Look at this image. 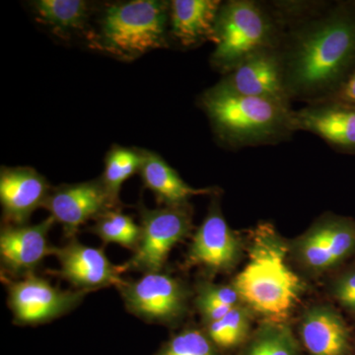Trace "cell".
<instances>
[{
    "label": "cell",
    "instance_id": "9",
    "mask_svg": "<svg viewBox=\"0 0 355 355\" xmlns=\"http://www.w3.org/2000/svg\"><path fill=\"white\" fill-rule=\"evenodd\" d=\"M118 288L130 312L147 321H171L184 309L183 288L176 279L160 272L146 273Z\"/></svg>",
    "mask_w": 355,
    "mask_h": 355
},
{
    "label": "cell",
    "instance_id": "24",
    "mask_svg": "<svg viewBox=\"0 0 355 355\" xmlns=\"http://www.w3.org/2000/svg\"><path fill=\"white\" fill-rule=\"evenodd\" d=\"M156 355H217V352L207 334L187 330L171 338Z\"/></svg>",
    "mask_w": 355,
    "mask_h": 355
},
{
    "label": "cell",
    "instance_id": "19",
    "mask_svg": "<svg viewBox=\"0 0 355 355\" xmlns=\"http://www.w3.org/2000/svg\"><path fill=\"white\" fill-rule=\"evenodd\" d=\"M33 8L38 19L60 36L84 29L89 14L83 0H39Z\"/></svg>",
    "mask_w": 355,
    "mask_h": 355
},
{
    "label": "cell",
    "instance_id": "14",
    "mask_svg": "<svg viewBox=\"0 0 355 355\" xmlns=\"http://www.w3.org/2000/svg\"><path fill=\"white\" fill-rule=\"evenodd\" d=\"M55 220L50 216L36 225H10L0 233V257L2 265L13 273H30L53 254L49 246L48 234Z\"/></svg>",
    "mask_w": 355,
    "mask_h": 355
},
{
    "label": "cell",
    "instance_id": "23",
    "mask_svg": "<svg viewBox=\"0 0 355 355\" xmlns=\"http://www.w3.org/2000/svg\"><path fill=\"white\" fill-rule=\"evenodd\" d=\"M244 355H298L297 343L286 327L268 324L257 334Z\"/></svg>",
    "mask_w": 355,
    "mask_h": 355
},
{
    "label": "cell",
    "instance_id": "7",
    "mask_svg": "<svg viewBox=\"0 0 355 355\" xmlns=\"http://www.w3.org/2000/svg\"><path fill=\"white\" fill-rule=\"evenodd\" d=\"M85 291H60L35 275L9 287L8 301L14 320L20 324H37L62 316L79 304Z\"/></svg>",
    "mask_w": 355,
    "mask_h": 355
},
{
    "label": "cell",
    "instance_id": "12",
    "mask_svg": "<svg viewBox=\"0 0 355 355\" xmlns=\"http://www.w3.org/2000/svg\"><path fill=\"white\" fill-rule=\"evenodd\" d=\"M297 132H308L336 151L355 155V108L334 101L306 104L294 112Z\"/></svg>",
    "mask_w": 355,
    "mask_h": 355
},
{
    "label": "cell",
    "instance_id": "22",
    "mask_svg": "<svg viewBox=\"0 0 355 355\" xmlns=\"http://www.w3.org/2000/svg\"><path fill=\"white\" fill-rule=\"evenodd\" d=\"M249 331V318L246 310L236 306L226 316L207 324V335L218 349H230L244 342Z\"/></svg>",
    "mask_w": 355,
    "mask_h": 355
},
{
    "label": "cell",
    "instance_id": "29",
    "mask_svg": "<svg viewBox=\"0 0 355 355\" xmlns=\"http://www.w3.org/2000/svg\"><path fill=\"white\" fill-rule=\"evenodd\" d=\"M349 309L355 311V299H354V302H352V304L350 305Z\"/></svg>",
    "mask_w": 355,
    "mask_h": 355
},
{
    "label": "cell",
    "instance_id": "5",
    "mask_svg": "<svg viewBox=\"0 0 355 355\" xmlns=\"http://www.w3.org/2000/svg\"><path fill=\"white\" fill-rule=\"evenodd\" d=\"M169 8L168 2L157 0H135L109 6L93 44L113 57L130 60L163 48L167 44Z\"/></svg>",
    "mask_w": 355,
    "mask_h": 355
},
{
    "label": "cell",
    "instance_id": "15",
    "mask_svg": "<svg viewBox=\"0 0 355 355\" xmlns=\"http://www.w3.org/2000/svg\"><path fill=\"white\" fill-rule=\"evenodd\" d=\"M238 242L217 205L198 229L190 249L189 259L195 265L214 270H226L234 263Z\"/></svg>",
    "mask_w": 355,
    "mask_h": 355
},
{
    "label": "cell",
    "instance_id": "21",
    "mask_svg": "<svg viewBox=\"0 0 355 355\" xmlns=\"http://www.w3.org/2000/svg\"><path fill=\"white\" fill-rule=\"evenodd\" d=\"M92 232L104 243L121 245L135 252L139 243L141 228L130 216L119 209H112L96 218Z\"/></svg>",
    "mask_w": 355,
    "mask_h": 355
},
{
    "label": "cell",
    "instance_id": "8",
    "mask_svg": "<svg viewBox=\"0 0 355 355\" xmlns=\"http://www.w3.org/2000/svg\"><path fill=\"white\" fill-rule=\"evenodd\" d=\"M118 205L100 179L53 189L43 207L62 224L65 235L70 237L83 224L108 210L116 209Z\"/></svg>",
    "mask_w": 355,
    "mask_h": 355
},
{
    "label": "cell",
    "instance_id": "4",
    "mask_svg": "<svg viewBox=\"0 0 355 355\" xmlns=\"http://www.w3.org/2000/svg\"><path fill=\"white\" fill-rule=\"evenodd\" d=\"M286 28L279 2L229 0L217 15L210 64L225 76L261 51L277 50Z\"/></svg>",
    "mask_w": 355,
    "mask_h": 355
},
{
    "label": "cell",
    "instance_id": "6",
    "mask_svg": "<svg viewBox=\"0 0 355 355\" xmlns=\"http://www.w3.org/2000/svg\"><path fill=\"white\" fill-rule=\"evenodd\" d=\"M141 235L132 258L123 266L144 273L159 272L175 245L184 239L191 228V216L186 205L159 209L141 207Z\"/></svg>",
    "mask_w": 355,
    "mask_h": 355
},
{
    "label": "cell",
    "instance_id": "11",
    "mask_svg": "<svg viewBox=\"0 0 355 355\" xmlns=\"http://www.w3.org/2000/svg\"><path fill=\"white\" fill-rule=\"evenodd\" d=\"M53 254L60 261L58 275L76 287L77 291L87 292L110 286L119 287L125 282L121 277L125 270L123 266H114L98 248L88 247L73 240L64 247L55 248Z\"/></svg>",
    "mask_w": 355,
    "mask_h": 355
},
{
    "label": "cell",
    "instance_id": "20",
    "mask_svg": "<svg viewBox=\"0 0 355 355\" xmlns=\"http://www.w3.org/2000/svg\"><path fill=\"white\" fill-rule=\"evenodd\" d=\"M142 162L144 150L114 146L107 154L101 180L109 195L119 205L121 186L130 177L140 171Z\"/></svg>",
    "mask_w": 355,
    "mask_h": 355
},
{
    "label": "cell",
    "instance_id": "25",
    "mask_svg": "<svg viewBox=\"0 0 355 355\" xmlns=\"http://www.w3.org/2000/svg\"><path fill=\"white\" fill-rule=\"evenodd\" d=\"M303 260L313 268H327L335 265L319 230L314 226L299 243Z\"/></svg>",
    "mask_w": 355,
    "mask_h": 355
},
{
    "label": "cell",
    "instance_id": "18",
    "mask_svg": "<svg viewBox=\"0 0 355 355\" xmlns=\"http://www.w3.org/2000/svg\"><path fill=\"white\" fill-rule=\"evenodd\" d=\"M139 173L144 187L166 207H183L189 198L211 191L209 189L191 188L164 159L149 151L144 150V162Z\"/></svg>",
    "mask_w": 355,
    "mask_h": 355
},
{
    "label": "cell",
    "instance_id": "28",
    "mask_svg": "<svg viewBox=\"0 0 355 355\" xmlns=\"http://www.w3.org/2000/svg\"><path fill=\"white\" fill-rule=\"evenodd\" d=\"M324 101L338 102L355 108V69L335 94Z\"/></svg>",
    "mask_w": 355,
    "mask_h": 355
},
{
    "label": "cell",
    "instance_id": "13",
    "mask_svg": "<svg viewBox=\"0 0 355 355\" xmlns=\"http://www.w3.org/2000/svg\"><path fill=\"white\" fill-rule=\"evenodd\" d=\"M51 190L46 178L31 167L1 168L0 202L12 225H24L35 210L43 207Z\"/></svg>",
    "mask_w": 355,
    "mask_h": 355
},
{
    "label": "cell",
    "instance_id": "1",
    "mask_svg": "<svg viewBox=\"0 0 355 355\" xmlns=\"http://www.w3.org/2000/svg\"><path fill=\"white\" fill-rule=\"evenodd\" d=\"M286 28L277 53L289 100L335 94L355 69V1H279Z\"/></svg>",
    "mask_w": 355,
    "mask_h": 355
},
{
    "label": "cell",
    "instance_id": "26",
    "mask_svg": "<svg viewBox=\"0 0 355 355\" xmlns=\"http://www.w3.org/2000/svg\"><path fill=\"white\" fill-rule=\"evenodd\" d=\"M240 296L233 286H209L205 287L200 297L198 304H216L235 307L238 306Z\"/></svg>",
    "mask_w": 355,
    "mask_h": 355
},
{
    "label": "cell",
    "instance_id": "17",
    "mask_svg": "<svg viewBox=\"0 0 355 355\" xmlns=\"http://www.w3.org/2000/svg\"><path fill=\"white\" fill-rule=\"evenodd\" d=\"M301 338L311 355H347L349 333L342 318L333 310L317 307L306 313Z\"/></svg>",
    "mask_w": 355,
    "mask_h": 355
},
{
    "label": "cell",
    "instance_id": "16",
    "mask_svg": "<svg viewBox=\"0 0 355 355\" xmlns=\"http://www.w3.org/2000/svg\"><path fill=\"white\" fill-rule=\"evenodd\" d=\"M221 3L217 0H173L169 8L173 38L184 48L214 43Z\"/></svg>",
    "mask_w": 355,
    "mask_h": 355
},
{
    "label": "cell",
    "instance_id": "2",
    "mask_svg": "<svg viewBox=\"0 0 355 355\" xmlns=\"http://www.w3.org/2000/svg\"><path fill=\"white\" fill-rule=\"evenodd\" d=\"M200 101L216 139L232 150L275 146L297 132L291 105L233 94L214 86Z\"/></svg>",
    "mask_w": 355,
    "mask_h": 355
},
{
    "label": "cell",
    "instance_id": "10",
    "mask_svg": "<svg viewBox=\"0 0 355 355\" xmlns=\"http://www.w3.org/2000/svg\"><path fill=\"white\" fill-rule=\"evenodd\" d=\"M214 87L233 94L291 105L277 50L261 51L223 76Z\"/></svg>",
    "mask_w": 355,
    "mask_h": 355
},
{
    "label": "cell",
    "instance_id": "3",
    "mask_svg": "<svg viewBox=\"0 0 355 355\" xmlns=\"http://www.w3.org/2000/svg\"><path fill=\"white\" fill-rule=\"evenodd\" d=\"M253 241L250 260L233 287L240 298L263 316H286L297 302L302 282L287 266V248L272 225H259Z\"/></svg>",
    "mask_w": 355,
    "mask_h": 355
},
{
    "label": "cell",
    "instance_id": "27",
    "mask_svg": "<svg viewBox=\"0 0 355 355\" xmlns=\"http://www.w3.org/2000/svg\"><path fill=\"white\" fill-rule=\"evenodd\" d=\"M335 294L343 306L350 307L355 299V272L345 275L336 282Z\"/></svg>",
    "mask_w": 355,
    "mask_h": 355
}]
</instances>
